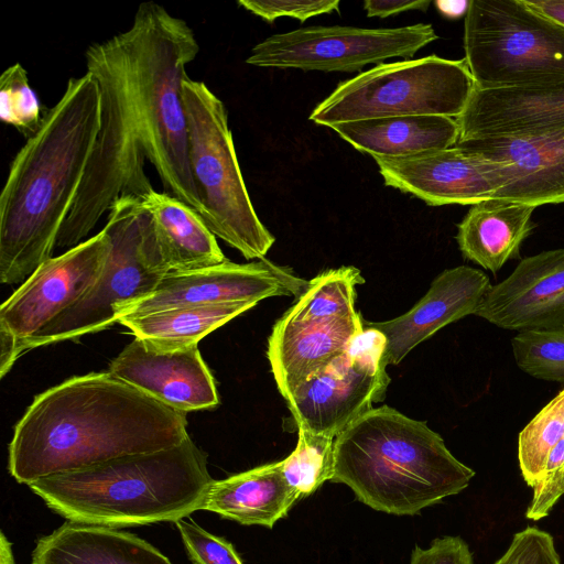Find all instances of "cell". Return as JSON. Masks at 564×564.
I'll return each instance as SVG.
<instances>
[{
  "mask_svg": "<svg viewBox=\"0 0 564 564\" xmlns=\"http://www.w3.org/2000/svg\"><path fill=\"white\" fill-rule=\"evenodd\" d=\"M198 52L191 26L153 1L139 6L128 30L87 48L86 72L100 90V130L57 248L83 242L120 197L154 189L147 161L165 193L202 217L182 91L186 66Z\"/></svg>",
  "mask_w": 564,
  "mask_h": 564,
  "instance_id": "6da1fadb",
  "label": "cell"
},
{
  "mask_svg": "<svg viewBox=\"0 0 564 564\" xmlns=\"http://www.w3.org/2000/svg\"><path fill=\"white\" fill-rule=\"evenodd\" d=\"M180 412L107 372L72 377L40 393L14 426L8 470L20 484L128 455L170 448L188 437Z\"/></svg>",
  "mask_w": 564,
  "mask_h": 564,
  "instance_id": "7a4b0ae2",
  "label": "cell"
},
{
  "mask_svg": "<svg viewBox=\"0 0 564 564\" xmlns=\"http://www.w3.org/2000/svg\"><path fill=\"white\" fill-rule=\"evenodd\" d=\"M100 90L86 72L69 78L39 130L15 154L0 196V281L23 283L52 258L93 153Z\"/></svg>",
  "mask_w": 564,
  "mask_h": 564,
  "instance_id": "3957f363",
  "label": "cell"
},
{
  "mask_svg": "<svg viewBox=\"0 0 564 564\" xmlns=\"http://www.w3.org/2000/svg\"><path fill=\"white\" fill-rule=\"evenodd\" d=\"M213 481L207 455L188 436L170 448L47 476L28 486L67 521L118 529L187 518L203 509Z\"/></svg>",
  "mask_w": 564,
  "mask_h": 564,
  "instance_id": "277c9868",
  "label": "cell"
},
{
  "mask_svg": "<svg viewBox=\"0 0 564 564\" xmlns=\"http://www.w3.org/2000/svg\"><path fill=\"white\" fill-rule=\"evenodd\" d=\"M474 476L426 422L388 405L369 410L335 438L330 481L377 511L416 514L463 491Z\"/></svg>",
  "mask_w": 564,
  "mask_h": 564,
  "instance_id": "5b68a950",
  "label": "cell"
},
{
  "mask_svg": "<svg viewBox=\"0 0 564 564\" xmlns=\"http://www.w3.org/2000/svg\"><path fill=\"white\" fill-rule=\"evenodd\" d=\"M188 128L191 173L207 228L247 260L263 259L275 241L247 191L225 104L204 82L182 86Z\"/></svg>",
  "mask_w": 564,
  "mask_h": 564,
  "instance_id": "8992f818",
  "label": "cell"
},
{
  "mask_svg": "<svg viewBox=\"0 0 564 564\" xmlns=\"http://www.w3.org/2000/svg\"><path fill=\"white\" fill-rule=\"evenodd\" d=\"M104 229L110 248L97 282L75 305L22 341L18 348L20 356L30 349L74 340L111 326L129 305L153 292L167 274L155 248L142 197L117 199Z\"/></svg>",
  "mask_w": 564,
  "mask_h": 564,
  "instance_id": "52a82bcc",
  "label": "cell"
},
{
  "mask_svg": "<svg viewBox=\"0 0 564 564\" xmlns=\"http://www.w3.org/2000/svg\"><path fill=\"white\" fill-rule=\"evenodd\" d=\"M475 82L463 59L435 54L382 63L339 83L311 112L316 124H334L401 116L457 118Z\"/></svg>",
  "mask_w": 564,
  "mask_h": 564,
  "instance_id": "ba28073f",
  "label": "cell"
},
{
  "mask_svg": "<svg viewBox=\"0 0 564 564\" xmlns=\"http://www.w3.org/2000/svg\"><path fill=\"white\" fill-rule=\"evenodd\" d=\"M465 61L476 88L564 83V25L523 0H470Z\"/></svg>",
  "mask_w": 564,
  "mask_h": 564,
  "instance_id": "9c48e42d",
  "label": "cell"
},
{
  "mask_svg": "<svg viewBox=\"0 0 564 564\" xmlns=\"http://www.w3.org/2000/svg\"><path fill=\"white\" fill-rule=\"evenodd\" d=\"M437 39L430 23L380 29L313 25L267 37L251 48L246 63L258 67L350 73L393 57L411 59Z\"/></svg>",
  "mask_w": 564,
  "mask_h": 564,
  "instance_id": "30bf717a",
  "label": "cell"
},
{
  "mask_svg": "<svg viewBox=\"0 0 564 564\" xmlns=\"http://www.w3.org/2000/svg\"><path fill=\"white\" fill-rule=\"evenodd\" d=\"M341 355L293 390L285 400L297 429L336 438L384 399L387 339L364 325Z\"/></svg>",
  "mask_w": 564,
  "mask_h": 564,
  "instance_id": "8fae6325",
  "label": "cell"
},
{
  "mask_svg": "<svg viewBox=\"0 0 564 564\" xmlns=\"http://www.w3.org/2000/svg\"><path fill=\"white\" fill-rule=\"evenodd\" d=\"M110 248L102 228L95 236L43 262L1 304L0 334L19 345L75 305L95 285ZM20 357V355H19Z\"/></svg>",
  "mask_w": 564,
  "mask_h": 564,
  "instance_id": "7c38bea8",
  "label": "cell"
},
{
  "mask_svg": "<svg viewBox=\"0 0 564 564\" xmlns=\"http://www.w3.org/2000/svg\"><path fill=\"white\" fill-rule=\"evenodd\" d=\"M308 281L267 259L249 263L224 262L165 274L153 292L129 305L122 316H139L170 308L301 295ZM118 321V319H117Z\"/></svg>",
  "mask_w": 564,
  "mask_h": 564,
  "instance_id": "4fadbf2b",
  "label": "cell"
},
{
  "mask_svg": "<svg viewBox=\"0 0 564 564\" xmlns=\"http://www.w3.org/2000/svg\"><path fill=\"white\" fill-rule=\"evenodd\" d=\"M373 160L386 186L411 194L430 206H473L492 199L509 183L503 162L460 145Z\"/></svg>",
  "mask_w": 564,
  "mask_h": 564,
  "instance_id": "5bb4252c",
  "label": "cell"
},
{
  "mask_svg": "<svg viewBox=\"0 0 564 564\" xmlns=\"http://www.w3.org/2000/svg\"><path fill=\"white\" fill-rule=\"evenodd\" d=\"M108 371L183 413L219 403L214 377L197 345L164 347L135 337Z\"/></svg>",
  "mask_w": 564,
  "mask_h": 564,
  "instance_id": "9a60e30c",
  "label": "cell"
},
{
  "mask_svg": "<svg viewBox=\"0 0 564 564\" xmlns=\"http://www.w3.org/2000/svg\"><path fill=\"white\" fill-rule=\"evenodd\" d=\"M475 315L508 330L563 326L564 248L521 259L508 278L491 285Z\"/></svg>",
  "mask_w": 564,
  "mask_h": 564,
  "instance_id": "2e32d148",
  "label": "cell"
},
{
  "mask_svg": "<svg viewBox=\"0 0 564 564\" xmlns=\"http://www.w3.org/2000/svg\"><path fill=\"white\" fill-rule=\"evenodd\" d=\"M505 163L509 183L494 199L533 207L564 203V128L458 142Z\"/></svg>",
  "mask_w": 564,
  "mask_h": 564,
  "instance_id": "e0dca14e",
  "label": "cell"
},
{
  "mask_svg": "<svg viewBox=\"0 0 564 564\" xmlns=\"http://www.w3.org/2000/svg\"><path fill=\"white\" fill-rule=\"evenodd\" d=\"M491 288L481 270L459 265L444 270L426 294L406 313L386 322L367 323L387 339V365H398L416 345L442 327L474 314Z\"/></svg>",
  "mask_w": 564,
  "mask_h": 564,
  "instance_id": "ac0fdd59",
  "label": "cell"
},
{
  "mask_svg": "<svg viewBox=\"0 0 564 564\" xmlns=\"http://www.w3.org/2000/svg\"><path fill=\"white\" fill-rule=\"evenodd\" d=\"M456 121L458 142L564 128V83L475 88Z\"/></svg>",
  "mask_w": 564,
  "mask_h": 564,
  "instance_id": "d6986e66",
  "label": "cell"
},
{
  "mask_svg": "<svg viewBox=\"0 0 564 564\" xmlns=\"http://www.w3.org/2000/svg\"><path fill=\"white\" fill-rule=\"evenodd\" d=\"M364 327L358 313L304 324L276 321L267 355L283 398L286 400L295 388L346 351Z\"/></svg>",
  "mask_w": 564,
  "mask_h": 564,
  "instance_id": "ffe728a7",
  "label": "cell"
},
{
  "mask_svg": "<svg viewBox=\"0 0 564 564\" xmlns=\"http://www.w3.org/2000/svg\"><path fill=\"white\" fill-rule=\"evenodd\" d=\"M31 564H172L152 544L115 528L67 521L40 538Z\"/></svg>",
  "mask_w": 564,
  "mask_h": 564,
  "instance_id": "44dd1931",
  "label": "cell"
},
{
  "mask_svg": "<svg viewBox=\"0 0 564 564\" xmlns=\"http://www.w3.org/2000/svg\"><path fill=\"white\" fill-rule=\"evenodd\" d=\"M301 497L286 481L281 462L214 480L202 510L245 525L272 528Z\"/></svg>",
  "mask_w": 564,
  "mask_h": 564,
  "instance_id": "7402d4cb",
  "label": "cell"
},
{
  "mask_svg": "<svg viewBox=\"0 0 564 564\" xmlns=\"http://www.w3.org/2000/svg\"><path fill=\"white\" fill-rule=\"evenodd\" d=\"M142 199L166 273L203 269L227 260L215 235L191 206L155 189L142 196Z\"/></svg>",
  "mask_w": 564,
  "mask_h": 564,
  "instance_id": "603a6c76",
  "label": "cell"
},
{
  "mask_svg": "<svg viewBox=\"0 0 564 564\" xmlns=\"http://www.w3.org/2000/svg\"><path fill=\"white\" fill-rule=\"evenodd\" d=\"M356 150L372 158H405L452 148L459 139L455 118L401 116L329 127Z\"/></svg>",
  "mask_w": 564,
  "mask_h": 564,
  "instance_id": "cb8c5ba5",
  "label": "cell"
},
{
  "mask_svg": "<svg viewBox=\"0 0 564 564\" xmlns=\"http://www.w3.org/2000/svg\"><path fill=\"white\" fill-rule=\"evenodd\" d=\"M535 207L503 199L473 205L457 225L456 240L464 258L497 273L520 256L522 242L535 227Z\"/></svg>",
  "mask_w": 564,
  "mask_h": 564,
  "instance_id": "d4e9b609",
  "label": "cell"
},
{
  "mask_svg": "<svg viewBox=\"0 0 564 564\" xmlns=\"http://www.w3.org/2000/svg\"><path fill=\"white\" fill-rule=\"evenodd\" d=\"M257 304L236 302L183 306L139 316H122L117 323L145 341L164 347H184L197 345L209 333Z\"/></svg>",
  "mask_w": 564,
  "mask_h": 564,
  "instance_id": "484cf974",
  "label": "cell"
},
{
  "mask_svg": "<svg viewBox=\"0 0 564 564\" xmlns=\"http://www.w3.org/2000/svg\"><path fill=\"white\" fill-rule=\"evenodd\" d=\"M364 282L360 271L351 265L326 270L308 281L305 291L279 321L304 324L354 315L356 286Z\"/></svg>",
  "mask_w": 564,
  "mask_h": 564,
  "instance_id": "4316f807",
  "label": "cell"
},
{
  "mask_svg": "<svg viewBox=\"0 0 564 564\" xmlns=\"http://www.w3.org/2000/svg\"><path fill=\"white\" fill-rule=\"evenodd\" d=\"M564 435V389L519 433L518 460L525 484L539 481L551 449Z\"/></svg>",
  "mask_w": 564,
  "mask_h": 564,
  "instance_id": "83f0119b",
  "label": "cell"
},
{
  "mask_svg": "<svg viewBox=\"0 0 564 564\" xmlns=\"http://www.w3.org/2000/svg\"><path fill=\"white\" fill-rule=\"evenodd\" d=\"M299 430L295 449L281 460L283 475L301 499L315 492L334 471L335 438Z\"/></svg>",
  "mask_w": 564,
  "mask_h": 564,
  "instance_id": "f1b7e54d",
  "label": "cell"
},
{
  "mask_svg": "<svg viewBox=\"0 0 564 564\" xmlns=\"http://www.w3.org/2000/svg\"><path fill=\"white\" fill-rule=\"evenodd\" d=\"M511 347L520 370L535 379L564 383V325L519 332Z\"/></svg>",
  "mask_w": 564,
  "mask_h": 564,
  "instance_id": "f546056e",
  "label": "cell"
},
{
  "mask_svg": "<svg viewBox=\"0 0 564 564\" xmlns=\"http://www.w3.org/2000/svg\"><path fill=\"white\" fill-rule=\"evenodd\" d=\"M0 118L26 139L42 124L44 113L40 100L30 86L28 72L19 63L0 76Z\"/></svg>",
  "mask_w": 564,
  "mask_h": 564,
  "instance_id": "4dcf8cb0",
  "label": "cell"
},
{
  "mask_svg": "<svg viewBox=\"0 0 564 564\" xmlns=\"http://www.w3.org/2000/svg\"><path fill=\"white\" fill-rule=\"evenodd\" d=\"M189 560L194 564H243L235 547L227 540L210 534L186 518L176 522Z\"/></svg>",
  "mask_w": 564,
  "mask_h": 564,
  "instance_id": "1f68e13d",
  "label": "cell"
},
{
  "mask_svg": "<svg viewBox=\"0 0 564 564\" xmlns=\"http://www.w3.org/2000/svg\"><path fill=\"white\" fill-rule=\"evenodd\" d=\"M494 564H561L553 536L536 527L517 532Z\"/></svg>",
  "mask_w": 564,
  "mask_h": 564,
  "instance_id": "d6a6232c",
  "label": "cell"
},
{
  "mask_svg": "<svg viewBox=\"0 0 564 564\" xmlns=\"http://www.w3.org/2000/svg\"><path fill=\"white\" fill-rule=\"evenodd\" d=\"M238 4L268 23L281 17L305 22L315 15L338 11L339 0H239Z\"/></svg>",
  "mask_w": 564,
  "mask_h": 564,
  "instance_id": "836d02e7",
  "label": "cell"
},
{
  "mask_svg": "<svg viewBox=\"0 0 564 564\" xmlns=\"http://www.w3.org/2000/svg\"><path fill=\"white\" fill-rule=\"evenodd\" d=\"M410 564H474L468 544L459 536L435 539L427 549L415 546Z\"/></svg>",
  "mask_w": 564,
  "mask_h": 564,
  "instance_id": "e575fe53",
  "label": "cell"
},
{
  "mask_svg": "<svg viewBox=\"0 0 564 564\" xmlns=\"http://www.w3.org/2000/svg\"><path fill=\"white\" fill-rule=\"evenodd\" d=\"M430 4L431 1L429 0H366L364 2V8L367 12V17H377L384 19L389 15H394L411 10L426 11Z\"/></svg>",
  "mask_w": 564,
  "mask_h": 564,
  "instance_id": "d590c367",
  "label": "cell"
},
{
  "mask_svg": "<svg viewBox=\"0 0 564 564\" xmlns=\"http://www.w3.org/2000/svg\"><path fill=\"white\" fill-rule=\"evenodd\" d=\"M533 11L564 25V0H523Z\"/></svg>",
  "mask_w": 564,
  "mask_h": 564,
  "instance_id": "8d00e7d4",
  "label": "cell"
},
{
  "mask_svg": "<svg viewBox=\"0 0 564 564\" xmlns=\"http://www.w3.org/2000/svg\"><path fill=\"white\" fill-rule=\"evenodd\" d=\"M470 0L463 1H436L435 6L438 11L448 19H459L462 17L465 18Z\"/></svg>",
  "mask_w": 564,
  "mask_h": 564,
  "instance_id": "74e56055",
  "label": "cell"
},
{
  "mask_svg": "<svg viewBox=\"0 0 564 564\" xmlns=\"http://www.w3.org/2000/svg\"><path fill=\"white\" fill-rule=\"evenodd\" d=\"M0 564H14L11 543L6 538L3 532H1L0 538Z\"/></svg>",
  "mask_w": 564,
  "mask_h": 564,
  "instance_id": "f35d334b",
  "label": "cell"
}]
</instances>
